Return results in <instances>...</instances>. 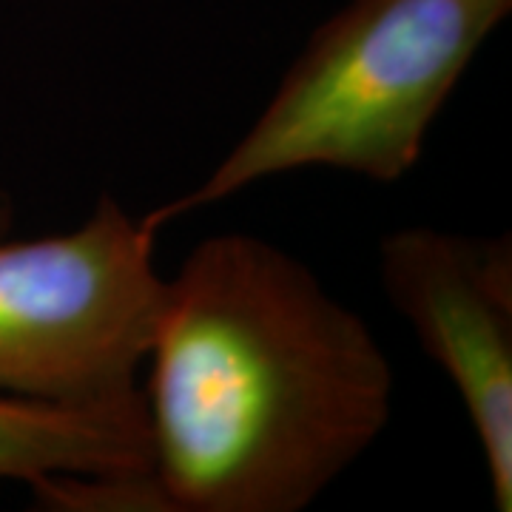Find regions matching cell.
<instances>
[{
    "instance_id": "cell-1",
    "label": "cell",
    "mask_w": 512,
    "mask_h": 512,
    "mask_svg": "<svg viewBox=\"0 0 512 512\" xmlns=\"http://www.w3.org/2000/svg\"><path fill=\"white\" fill-rule=\"evenodd\" d=\"M146 399L165 512H299L379 439L393 367L291 254L202 239L165 279Z\"/></svg>"
},
{
    "instance_id": "cell-2",
    "label": "cell",
    "mask_w": 512,
    "mask_h": 512,
    "mask_svg": "<svg viewBox=\"0 0 512 512\" xmlns=\"http://www.w3.org/2000/svg\"><path fill=\"white\" fill-rule=\"evenodd\" d=\"M510 12L512 0H350L313 32L217 168L140 220L160 234L185 214L302 168L399 183L419 163L467 66Z\"/></svg>"
},
{
    "instance_id": "cell-4",
    "label": "cell",
    "mask_w": 512,
    "mask_h": 512,
    "mask_svg": "<svg viewBox=\"0 0 512 512\" xmlns=\"http://www.w3.org/2000/svg\"><path fill=\"white\" fill-rule=\"evenodd\" d=\"M387 302L419 336L467 407L495 510H512V242L439 228L382 239Z\"/></svg>"
},
{
    "instance_id": "cell-3",
    "label": "cell",
    "mask_w": 512,
    "mask_h": 512,
    "mask_svg": "<svg viewBox=\"0 0 512 512\" xmlns=\"http://www.w3.org/2000/svg\"><path fill=\"white\" fill-rule=\"evenodd\" d=\"M157 234L100 194L69 234L0 237V396L72 413L146 410L137 373L160 322Z\"/></svg>"
},
{
    "instance_id": "cell-5",
    "label": "cell",
    "mask_w": 512,
    "mask_h": 512,
    "mask_svg": "<svg viewBox=\"0 0 512 512\" xmlns=\"http://www.w3.org/2000/svg\"><path fill=\"white\" fill-rule=\"evenodd\" d=\"M151 473L146 410L72 413L0 396V478Z\"/></svg>"
},
{
    "instance_id": "cell-6",
    "label": "cell",
    "mask_w": 512,
    "mask_h": 512,
    "mask_svg": "<svg viewBox=\"0 0 512 512\" xmlns=\"http://www.w3.org/2000/svg\"><path fill=\"white\" fill-rule=\"evenodd\" d=\"M9 225H12V200L0 191V237H6Z\"/></svg>"
}]
</instances>
